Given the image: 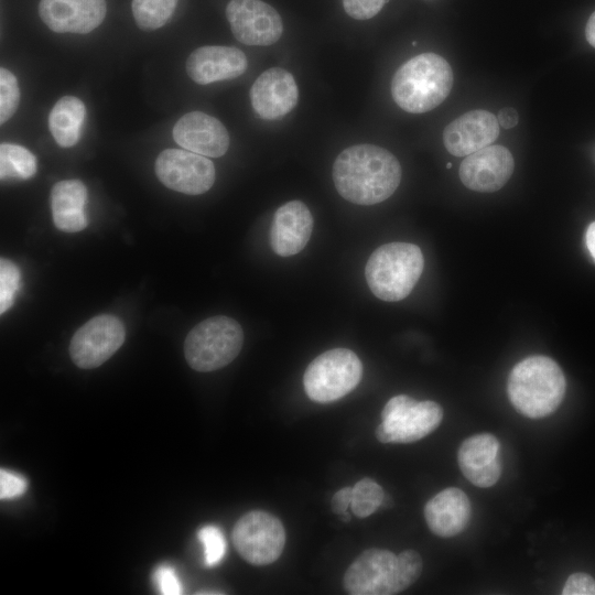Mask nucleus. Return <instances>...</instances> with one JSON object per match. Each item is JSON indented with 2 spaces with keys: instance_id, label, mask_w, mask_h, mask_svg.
<instances>
[{
  "instance_id": "20e7f679",
  "label": "nucleus",
  "mask_w": 595,
  "mask_h": 595,
  "mask_svg": "<svg viewBox=\"0 0 595 595\" xmlns=\"http://www.w3.org/2000/svg\"><path fill=\"white\" fill-rule=\"evenodd\" d=\"M452 86L450 64L437 54L423 53L398 68L392 78L391 94L401 109L422 113L444 101Z\"/></svg>"
},
{
  "instance_id": "4468645a",
  "label": "nucleus",
  "mask_w": 595,
  "mask_h": 595,
  "mask_svg": "<svg viewBox=\"0 0 595 595\" xmlns=\"http://www.w3.org/2000/svg\"><path fill=\"white\" fill-rule=\"evenodd\" d=\"M105 0H40L42 21L57 33L86 34L101 24L106 17Z\"/></svg>"
},
{
  "instance_id": "ea45409f",
  "label": "nucleus",
  "mask_w": 595,
  "mask_h": 595,
  "mask_svg": "<svg viewBox=\"0 0 595 595\" xmlns=\"http://www.w3.org/2000/svg\"><path fill=\"white\" fill-rule=\"evenodd\" d=\"M446 167H447V169H451V167H452V164H451V163H447V164H446Z\"/></svg>"
},
{
  "instance_id": "5701e85b",
  "label": "nucleus",
  "mask_w": 595,
  "mask_h": 595,
  "mask_svg": "<svg viewBox=\"0 0 595 595\" xmlns=\"http://www.w3.org/2000/svg\"><path fill=\"white\" fill-rule=\"evenodd\" d=\"M86 117L84 102L74 96H64L58 99L48 115V129L62 148L75 145L82 133Z\"/></svg>"
},
{
  "instance_id": "72a5a7b5",
  "label": "nucleus",
  "mask_w": 595,
  "mask_h": 595,
  "mask_svg": "<svg viewBox=\"0 0 595 595\" xmlns=\"http://www.w3.org/2000/svg\"><path fill=\"white\" fill-rule=\"evenodd\" d=\"M351 502V487L346 486L337 490L331 502V507L334 513L342 516L347 511Z\"/></svg>"
},
{
  "instance_id": "c756f323",
  "label": "nucleus",
  "mask_w": 595,
  "mask_h": 595,
  "mask_svg": "<svg viewBox=\"0 0 595 595\" xmlns=\"http://www.w3.org/2000/svg\"><path fill=\"white\" fill-rule=\"evenodd\" d=\"M153 580L160 593L163 595H180L183 593L180 580L174 569L170 565L164 564L158 566L154 571Z\"/></svg>"
},
{
  "instance_id": "423d86ee",
  "label": "nucleus",
  "mask_w": 595,
  "mask_h": 595,
  "mask_svg": "<svg viewBox=\"0 0 595 595\" xmlns=\"http://www.w3.org/2000/svg\"><path fill=\"white\" fill-rule=\"evenodd\" d=\"M244 332L231 317L217 315L195 325L184 342V356L191 368L207 372L230 364L240 353Z\"/></svg>"
},
{
  "instance_id": "c9c22d12",
  "label": "nucleus",
  "mask_w": 595,
  "mask_h": 595,
  "mask_svg": "<svg viewBox=\"0 0 595 595\" xmlns=\"http://www.w3.org/2000/svg\"><path fill=\"white\" fill-rule=\"evenodd\" d=\"M586 247L591 257L595 261V221H593L586 229L585 234Z\"/></svg>"
},
{
  "instance_id": "b1692460",
  "label": "nucleus",
  "mask_w": 595,
  "mask_h": 595,
  "mask_svg": "<svg viewBox=\"0 0 595 595\" xmlns=\"http://www.w3.org/2000/svg\"><path fill=\"white\" fill-rule=\"evenodd\" d=\"M36 171V158L31 151L19 144L1 143V180H29L35 175Z\"/></svg>"
},
{
  "instance_id": "9b49d317",
  "label": "nucleus",
  "mask_w": 595,
  "mask_h": 595,
  "mask_svg": "<svg viewBox=\"0 0 595 595\" xmlns=\"http://www.w3.org/2000/svg\"><path fill=\"white\" fill-rule=\"evenodd\" d=\"M160 182L170 190L187 195H199L214 184L216 171L204 155L182 149L162 151L154 165Z\"/></svg>"
},
{
  "instance_id": "2f4dec72",
  "label": "nucleus",
  "mask_w": 595,
  "mask_h": 595,
  "mask_svg": "<svg viewBox=\"0 0 595 595\" xmlns=\"http://www.w3.org/2000/svg\"><path fill=\"white\" fill-rule=\"evenodd\" d=\"M28 488V482L21 475L0 469V498L12 499L21 496Z\"/></svg>"
},
{
  "instance_id": "a878e982",
  "label": "nucleus",
  "mask_w": 595,
  "mask_h": 595,
  "mask_svg": "<svg viewBox=\"0 0 595 595\" xmlns=\"http://www.w3.org/2000/svg\"><path fill=\"white\" fill-rule=\"evenodd\" d=\"M385 499L382 487L371 478H363L351 487V511L358 518L372 515Z\"/></svg>"
},
{
  "instance_id": "cd10ccee",
  "label": "nucleus",
  "mask_w": 595,
  "mask_h": 595,
  "mask_svg": "<svg viewBox=\"0 0 595 595\" xmlns=\"http://www.w3.org/2000/svg\"><path fill=\"white\" fill-rule=\"evenodd\" d=\"M21 273L19 268L10 260H0V313L3 314L13 303L15 292L19 290Z\"/></svg>"
},
{
  "instance_id": "f03ea898",
  "label": "nucleus",
  "mask_w": 595,
  "mask_h": 595,
  "mask_svg": "<svg viewBox=\"0 0 595 595\" xmlns=\"http://www.w3.org/2000/svg\"><path fill=\"white\" fill-rule=\"evenodd\" d=\"M422 566V559L414 550L397 555L389 550L370 548L348 566L343 586L350 595L398 594L419 578Z\"/></svg>"
},
{
  "instance_id": "aec40b11",
  "label": "nucleus",
  "mask_w": 595,
  "mask_h": 595,
  "mask_svg": "<svg viewBox=\"0 0 595 595\" xmlns=\"http://www.w3.org/2000/svg\"><path fill=\"white\" fill-rule=\"evenodd\" d=\"M247 66L244 52L232 46H202L186 61L187 75L201 85L239 77Z\"/></svg>"
},
{
  "instance_id": "7ed1b4c3",
  "label": "nucleus",
  "mask_w": 595,
  "mask_h": 595,
  "mask_svg": "<svg viewBox=\"0 0 595 595\" xmlns=\"http://www.w3.org/2000/svg\"><path fill=\"white\" fill-rule=\"evenodd\" d=\"M565 377L550 357L534 355L518 363L508 378V397L515 409L531 419L554 412L565 393Z\"/></svg>"
},
{
  "instance_id": "412c9836",
  "label": "nucleus",
  "mask_w": 595,
  "mask_h": 595,
  "mask_svg": "<svg viewBox=\"0 0 595 595\" xmlns=\"http://www.w3.org/2000/svg\"><path fill=\"white\" fill-rule=\"evenodd\" d=\"M470 511L467 495L459 488L448 487L426 502L424 518L435 536L451 538L467 527Z\"/></svg>"
},
{
  "instance_id": "58836bf2",
  "label": "nucleus",
  "mask_w": 595,
  "mask_h": 595,
  "mask_svg": "<svg viewBox=\"0 0 595 595\" xmlns=\"http://www.w3.org/2000/svg\"><path fill=\"white\" fill-rule=\"evenodd\" d=\"M342 518H343V520H344L345 522L349 521V520H350V516H349L348 511L344 512V513L342 515Z\"/></svg>"
},
{
  "instance_id": "c85d7f7f",
  "label": "nucleus",
  "mask_w": 595,
  "mask_h": 595,
  "mask_svg": "<svg viewBox=\"0 0 595 595\" xmlns=\"http://www.w3.org/2000/svg\"><path fill=\"white\" fill-rule=\"evenodd\" d=\"M198 539L204 548L206 565H217L227 550L226 540L220 529L215 526H205L198 531Z\"/></svg>"
},
{
  "instance_id": "dca6fc26",
  "label": "nucleus",
  "mask_w": 595,
  "mask_h": 595,
  "mask_svg": "<svg viewBox=\"0 0 595 595\" xmlns=\"http://www.w3.org/2000/svg\"><path fill=\"white\" fill-rule=\"evenodd\" d=\"M172 134L178 145L204 156H221L229 147V134L225 126L202 111H191L181 117Z\"/></svg>"
},
{
  "instance_id": "f704fd0d",
  "label": "nucleus",
  "mask_w": 595,
  "mask_h": 595,
  "mask_svg": "<svg viewBox=\"0 0 595 595\" xmlns=\"http://www.w3.org/2000/svg\"><path fill=\"white\" fill-rule=\"evenodd\" d=\"M497 120L499 126L505 129H510L517 126L519 116L516 109L506 107L498 112Z\"/></svg>"
},
{
  "instance_id": "393cba45",
  "label": "nucleus",
  "mask_w": 595,
  "mask_h": 595,
  "mask_svg": "<svg viewBox=\"0 0 595 595\" xmlns=\"http://www.w3.org/2000/svg\"><path fill=\"white\" fill-rule=\"evenodd\" d=\"M178 0H132V13L141 30L163 26L172 17Z\"/></svg>"
},
{
  "instance_id": "0eeeda50",
  "label": "nucleus",
  "mask_w": 595,
  "mask_h": 595,
  "mask_svg": "<svg viewBox=\"0 0 595 595\" xmlns=\"http://www.w3.org/2000/svg\"><path fill=\"white\" fill-rule=\"evenodd\" d=\"M361 375V361L353 350L329 349L307 366L303 377L304 390L315 402H333L354 390Z\"/></svg>"
},
{
  "instance_id": "39448f33",
  "label": "nucleus",
  "mask_w": 595,
  "mask_h": 595,
  "mask_svg": "<svg viewBox=\"0 0 595 595\" xmlns=\"http://www.w3.org/2000/svg\"><path fill=\"white\" fill-rule=\"evenodd\" d=\"M423 267V255L416 245L390 242L371 253L365 274L369 289L378 299L396 302L411 293Z\"/></svg>"
},
{
  "instance_id": "6e6552de",
  "label": "nucleus",
  "mask_w": 595,
  "mask_h": 595,
  "mask_svg": "<svg viewBox=\"0 0 595 595\" xmlns=\"http://www.w3.org/2000/svg\"><path fill=\"white\" fill-rule=\"evenodd\" d=\"M442 419L443 409L434 401L394 396L382 409L376 436L381 443H412L433 432Z\"/></svg>"
},
{
  "instance_id": "1a4fd4ad",
  "label": "nucleus",
  "mask_w": 595,
  "mask_h": 595,
  "mask_svg": "<svg viewBox=\"0 0 595 595\" xmlns=\"http://www.w3.org/2000/svg\"><path fill=\"white\" fill-rule=\"evenodd\" d=\"M231 536L239 555L253 565L275 562L285 545L281 520L264 510H251L240 517Z\"/></svg>"
},
{
  "instance_id": "9d476101",
  "label": "nucleus",
  "mask_w": 595,
  "mask_h": 595,
  "mask_svg": "<svg viewBox=\"0 0 595 595\" xmlns=\"http://www.w3.org/2000/svg\"><path fill=\"white\" fill-rule=\"evenodd\" d=\"M122 322L108 314L97 315L80 326L72 337L69 355L83 369H91L107 361L123 344Z\"/></svg>"
},
{
  "instance_id": "473e14b6",
  "label": "nucleus",
  "mask_w": 595,
  "mask_h": 595,
  "mask_svg": "<svg viewBox=\"0 0 595 595\" xmlns=\"http://www.w3.org/2000/svg\"><path fill=\"white\" fill-rule=\"evenodd\" d=\"M563 595H595V580L583 572L571 574L562 589Z\"/></svg>"
},
{
  "instance_id": "a211bd4d",
  "label": "nucleus",
  "mask_w": 595,
  "mask_h": 595,
  "mask_svg": "<svg viewBox=\"0 0 595 595\" xmlns=\"http://www.w3.org/2000/svg\"><path fill=\"white\" fill-rule=\"evenodd\" d=\"M457 462L463 475L475 486H494L501 475L500 444L490 433L466 439L459 446Z\"/></svg>"
},
{
  "instance_id": "7c9ffc66",
  "label": "nucleus",
  "mask_w": 595,
  "mask_h": 595,
  "mask_svg": "<svg viewBox=\"0 0 595 595\" xmlns=\"http://www.w3.org/2000/svg\"><path fill=\"white\" fill-rule=\"evenodd\" d=\"M387 0H343L346 13L356 20L375 17Z\"/></svg>"
},
{
  "instance_id": "6ab92c4d",
  "label": "nucleus",
  "mask_w": 595,
  "mask_h": 595,
  "mask_svg": "<svg viewBox=\"0 0 595 595\" xmlns=\"http://www.w3.org/2000/svg\"><path fill=\"white\" fill-rule=\"evenodd\" d=\"M313 217L301 201H290L274 213L270 228V246L281 257L299 253L309 242Z\"/></svg>"
},
{
  "instance_id": "bb28decb",
  "label": "nucleus",
  "mask_w": 595,
  "mask_h": 595,
  "mask_svg": "<svg viewBox=\"0 0 595 595\" xmlns=\"http://www.w3.org/2000/svg\"><path fill=\"white\" fill-rule=\"evenodd\" d=\"M20 102V89L15 76L0 68V122L3 125L15 112Z\"/></svg>"
},
{
  "instance_id": "e433bc0d",
  "label": "nucleus",
  "mask_w": 595,
  "mask_h": 595,
  "mask_svg": "<svg viewBox=\"0 0 595 595\" xmlns=\"http://www.w3.org/2000/svg\"><path fill=\"white\" fill-rule=\"evenodd\" d=\"M585 35L587 42L595 47V12L589 17L586 28Z\"/></svg>"
},
{
  "instance_id": "2eb2a0df",
  "label": "nucleus",
  "mask_w": 595,
  "mask_h": 595,
  "mask_svg": "<svg viewBox=\"0 0 595 595\" xmlns=\"http://www.w3.org/2000/svg\"><path fill=\"white\" fill-rule=\"evenodd\" d=\"M298 99L299 89L293 75L281 67L264 71L250 89L252 108L267 120L289 113L296 106Z\"/></svg>"
},
{
  "instance_id": "ddd939ff",
  "label": "nucleus",
  "mask_w": 595,
  "mask_h": 595,
  "mask_svg": "<svg viewBox=\"0 0 595 595\" xmlns=\"http://www.w3.org/2000/svg\"><path fill=\"white\" fill-rule=\"evenodd\" d=\"M515 162L502 145H487L462 162L458 171L462 183L469 190L491 193L500 190L510 178Z\"/></svg>"
},
{
  "instance_id": "4c0bfd02",
  "label": "nucleus",
  "mask_w": 595,
  "mask_h": 595,
  "mask_svg": "<svg viewBox=\"0 0 595 595\" xmlns=\"http://www.w3.org/2000/svg\"><path fill=\"white\" fill-rule=\"evenodd\" d=\"M210 591L212 589L206 591V592H197V594H224L223 592H218V591L210 592Z\"/></svg>"
},
{
  "instance_id": "f8f14e48",
  "label": "nucleus",
  "mask_w": 595,
  "mask_h": 595,
  "mask_svg": "<svg viewBox=\"0 0 595 595\" xmlns=\"http://www.w3.org/2000/svg\"><path fill=\"white\" fill-rule=\"evenodd\" d=\"M226 17L234 36L246 45H272L283 32L278 11L261 0H230Z\"/></svg>"
},
{
  "instance_id": "f3484780",
  "label": "nucleus",
  "mask_w": 595,
  "mask_h": 595,
  "mask_svg": "<svg viewBox=\"0 0 595 595\" xmlns=\"http://www.w3.org/2000/svg\"><path fill=\"white\" fill-rule=\"evenodd\" d=\"M497 117L487 110H472L453 120L443 131L446 150L455 156H467L490 145L499 134Z\"/></svg>"
},
{
  "instance_id": "f257e3e1",
  "label": "nucleus",
  "mask_w": 595,
  "mask_h": 595,
  "mask_svg": "<svg viewBox=\"0 0 595 595\" xmlns=\"http://www.w3.org/2000/svg\"><path fill=\"white\" fill-rule=\"evenodd\" d=\"M401 165L388 150L356 144L343 150L333 164L339 195L357 205H375L389 198L401 181Z\"/></svg>"
},
{
  "instance_id": "4be33fe9",
  "label": "nucleus",
  "mask_w": 595,
  "mask_h": 595,
  "mask_svg": "<svg viewBox=\"0 0 595 595\" xmlns=\"http://www.w3.org/2000/svg\"><path fill=\"white\" fill-rule=\"evenodd\" d=\"M87 188L79 180L60 181L51 191V209L57 229L77 232L87 227Z\"/></svg>"
}]
</instances>
